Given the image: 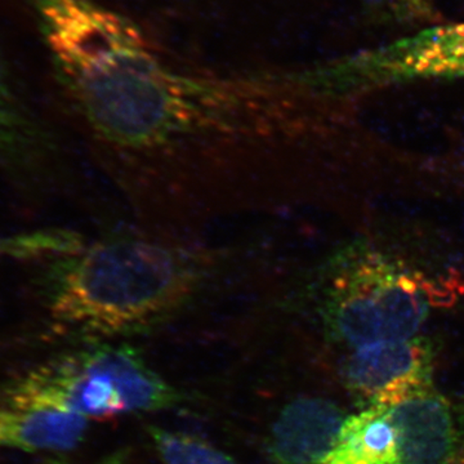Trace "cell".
<instances>
[{
	"mask_svg": "<svg viewBox=\"0 0 464 464\" xmlns=\"http://www.w3.org/2000/svg\"><path fill=\"white\" fill-rule=\"evenodd\" d=\"M54 154L56 143L21 100L0 52V163L21 173H41Z\"/></svg>",
	"mask_w": 464,
	"mask_h": 464,
	"instance_id": "10",
	"label": "cell"
},
{
	"mask_svg": "<svg viewBox=\"0 0 464 464\" xmlns=\"http://www.w3.org/2000/svg\"><path fill=\"white\" fill-rule=\"evenodd\" d=\"M299 74L210 75L168 66L123 109L83 130L134 225L195 237L286 199L289 159L311 127Z\"/></svg>",
	"mask_w": 464,
	"mask_h": 464,
	"instance_id": "1",
	"label": "cell"
},
{
	"mask_svg": "<svg viewBox=\"0 0 464 464\" xmlns=\"http://www.w3.org/2000/svg\"><path fill=\"white\" fill-rule=\"evenodd\" d=\"M173 386L130 342L84 343L34 371L11 402L63 406L87 420L154 413L179 404Z\"/></svg>",
	"mask_w": 464,
	"mask_h": 464,
	"instance_id": "4",
	"label": "cell"
},
{
	"mask_svg": "<svg viewBox=\"0 0 464 464\" xmlns=\"http://www.w3.org/2000/svg\"><path fill=\"white\" fill-rule=\"evenodd\" d=\"M347 415L329 400H293L277 415L268 438L273 464H320L340 439Z\"/></svg>",
	"mask_w": 464,
	"mask_h": 464,
	"instance_id": "8",
	"label": "cell"
},
{
	"mask_svg": "<svg viewBox=\"0 0 464 464\" xmlns=\"http://www.w3.org/2000/svg\"><path fill=\"white\" fill-rule=\"evenodd\" d=\"M456 426L432 389L347 415L340 439L320 464H451Z\"/></svg>",
	"mask_w": 464,
	"mask_h": 464,
	"instance_id": "5",
	"label": "cell"
},
{
	"mask_svg": "<svg viewBox=\"0 0 464 464\" xmlns=\"http://www.w3.org/2000/svg\"><path fill=\"white\" fill-rule=\"evenodd\" d=\"M148 435L163 464H241L199 436L160 426H149Z\"/></svg>",
	"mask_w": 464,
	"mask_h": 464,
	"instance_id": "11",
	"label": "cell"
},
{
	"mask_svg": "<svg viewBox=\"0 0 464 464\" xmlns=\"http://www.w3.org/2000/svg\"><path fill=\"white\" fill-rule=\"evenodd\" d=\"M451 464H464V451L459 457L456 458Z\"/></svg>",
	"mask_w": 464,
	"mask_h": 464,
	"instance_id": "13",
	"label": "cell"
},
{
	"mask_svg": "<svg viewBox=\"0 0 464 464\" xmlns=\"http://www.w3.org/2000/svg\"><path fill=\"white\" fill-rule=\"evenodd\" d=\"M433 351L420 337L356 348L344 375L350 390L369 405H386L432 389Z\"/></svg>",
	"mask_w": 464,
	"mask_h": 464,
	"instance_id": "7",
	"label": "cell"
},
{
	"mask_svg": "<svg viewBox=\"0 0 464 464\" xmlns=\"http://www.w3.org/2000/svg\"><path fill=\"white\" fill-rule=\"evenodd\" d=\"M5 248H7V246H3L2 243H0V253H2Z\"/></svg>",
	"mask_w": 464,
	"mask_h": 464,
	"instance_id": "14",
	"label": "cell"
},
{
	"mask_svg": "<svg viewBox=\"0 0 464 464\" xmlns=\"http://www.w3.org/2000/svg\"><path fill=\"white\" fill-rule=\"evenodd\" d=\"M323 94L411 79L464 76V24L432 27L308 72Z\"/></svg>",
	"mask_w": 464,
	"mask_h": 464,
	"instance_id": "6",
	"label": "cell"
},
{
	"mask_svg": "<svg viewBox=\"0 0 464 464\" xmlns=\"http://www.w3.org/2000/svg\"><path fill=\"white\" fill-rule=\"evenodd\" d=\"M369 8L391 17L420 16L429 11L430 0H362Z\"/></svg>",
	"mask_w": 464,
	"mask_h": 464,
	"instance_id": "12",
	"label": "cell"
},
{
	"mask_svg": "<svg viewBox=\"0 0 464 464\" xmlns=\"http://www.w3.org/2000/svg\"><path fill=\"white\" fill-rule=\"evenodd\" d=\"M90 420L63 406L9 404L0 408V447L30 453H65L83 441Z\"/></svg>",
	"mask_w": 464,
	"mask_h": 464,
	"instance_id": "9",
	"label": "cell"
},
{
	"mask_svg": "<svg viewBox=\"0 0 464 464\" xmlns=\"http://www.w3.org/2000/svg\"><path fill=\"white\" fill-rule=\"evenodd\" d=\"M439 289L400 259L357 243L283 295L311 306L335 340L360 348L415 337L440 301Z\"/></svg>",
	"mask_w": 464,
	"mask_h": 464,
	"instance_id": "3",
	"label": "cell"
},
{
	"mask_svg": "<svg viewBox=\"0 0 464 464\" xmlns=\"http://www.w3.org/2000/svg\"><path fill=\"white\" fill-rule=\"evenodd\" d=\"M267 273L265 244L206 243L134 225L48 258L39 288L61 333L85 343L127 342Z\"/></svg>",
	"mask_w": 464,
	"mask_h": 464,
	"instance_id": "2",
	"label": "cell"
}]
</instances>
